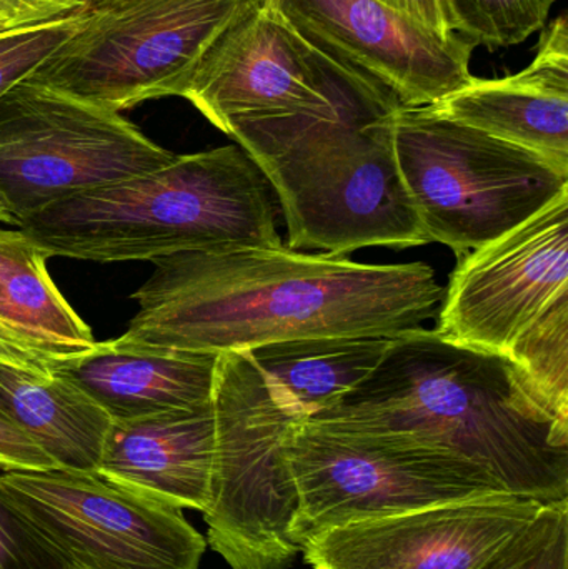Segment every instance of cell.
I'll list each match as a JSON object with an SVG mask.
<instances>
[{"label":"cell","instance_id":"cell-32","mask_svg":"<svg viewBox=\"0 0 568 569\" xmlns=\"http://www.w3.org/2000/svg\"><path fill=\"white\" fill-rule=\"evenodd\" d=\"M0 220H2V222L10 223V226H13V220L7 216V212L2 209V207H0Z\"/></svg>","mask_w":568,"mask_h":569},{"label":"cell","instance_id":"cell-18","mask_svg":"<svg viewBox=\"0 0 568 569\" xmlns=\"http://www.w3.org/2000/svg\"><path fill=\"white\" fill-rule=\"evenodd\" d=\"M50 257L22 230L0 227V327L57 367L99 341L50 279Z\"/></svg>","mask_w":568,"mask_h":569},{"label":"cell","instance_id":"cell-3","mask_svg":"<svg viewBox=\"0 0 568 569\" xmlns=\"http://www.w3.org/2000/svg\"><path fill=\"white\" fill-rule=\"evenodd\" d=\"M400 103L377 83L336 67L323 106L227 123L273 187L289 249L330 256L430 242L403 187L393 149Z\"/></svg>","mask_w":568,"mask_h":569},{"label":"cell","instance_id":"cell-11","mask_svg":"<svg viewBox=\"0 0 568 569\" xmlns=\"http://www.w3.org/2000/svg\"><path fill=\"white\" fill-rule=\"evenodd\" d=\"M313 52L369 80L402 107H429L474 79L476 43L436 30L379 0H263Z\"/></svg>","mask_w":568,"mask_h":569},{"label":"cell","instance_id":"cell-25","mask_svg":"<svg viewBox=\"0 0 568 569\" xmlns=\"http://www.w3.org/2000/svg\"><path fill=\"white\" fill-rule=\"evenodd\" d=\"M0 569H76L0 491Z\"/></svg>","mask_w":568,"mask_h":569},{"label":"cell","instance_id":"cell-28","mask_svg":"<svg viewBox=\"0 0 568 569\" xmlns=\"http://www.w3.org/2000/svg\"><path fill=\"white\" fill-rule=\"evenodd\" d=\"M379 2L436 30L440 36L456 33V22L444 0H379Z\"/></svg>","mask_w":568,"mask_h":569},{"label":"cell","instance_id":"cell-9","mask_svg":"<svg viewBox=\"0 0 568 569\" xmlns=\"http://www.w3.org/2000/svg\"><path fill=\"white\" fill-rule=\"evenodd\" d=\"M176 157L122 112L43 83L23 79L0 97V207L16 227L52 203Z\"/></svg>","mask_w":568,"mask_h":569},{"label":"cell","instance_id":"cell-6","mask_svg":"<svg viewBox=\"0 0 568 569\" xmlns=\"http://www.w3.org/2000/svg\"><path fill=\"white\" fill-rule=\"evenodd\" d=\"M393 149L430 242L459 259L500 239L568 192V172L430 107H397Z\"/></svg>","mask_w":568,"mask_h":569},{"label":"cell","instance_id":"cell-17","mask_svg":"<svg viewBox=\"0 0 568 569\" xmlns=\"http://www.w3.org/2000/svg\"><path fill=\"white\" fill-rule=\"evenodd\" d=\"M219 355L120 350L99 341L53 370L86 391L112 420L186 410L212 401Z\"/></svg>","mask_w":568,"mask_h":569},{"label":"cell","instance_id":"cell-26","mask_svg":"<svg viewBox=\"0 0 568 569\" xmlns=\"http://www.w3.org/2000/svg\"><path fill=\"white\" fill-rule=\"evenodd\" d=\"M0 468L7 470H53L56 461L37 447L6 413L0 411Z\"/></svg>","mask_w":568,"mask_h":569},{"label":"cell","instance_id":"cell-10","mask_svg":"<svg viewBox=\"0 0 568 569\" xmlns=\"http://www.w3.org/2000/svg\"><path fill=\"white\" fill-rule=\"evenodd\" d=\"M0 491L76 569H199L207 550L183 510L96 471L7 470Z\"/></svg>","mask_w":568,"mask_h":569},{"label":"cell","instance_id":"cell-29","mask_svg":"<svg viewBox=\"0 0 568 569\" xmlns=\"http://www.w3.org/2000/svg\"><path fill=\"white\" fill-rule=\"evenodd\" d=\"M0 365L17 368L37 377H49L56 368V363L27 347L16 335L2 327H0Z\"/></svg>","mask_w":568,"mask_h":569},{"label":"cell","instance_id":"cell-7","mask_svg":"<svg viewBox=\"0 0 568 569\" xmlns=\"http://www.w3.org/2000/svg\"><path fill=\"white\" fill-rule=\"evenodd\" d=\"M289 457L299 493L292 535L300 551L343 525L509 495L477 465L402 435L302 421Z\"/></svg>","mask_w":568,"mask_h":569},{"label":"cell","instance_id":"cell-20","mask_svg":"<svg viewBox=\"0 0 568 569\" xmlns=\"http://www.w3.org/2000/svg\"><path fill=\"white\" fill-rule=\"evenodd\" d=\"M393 338L310 337L246 351L280 397L303 418L332 407L382 360Z\"/></svg>","mask_w":568,"mask_h":569},{"label":"cell","instance_id":"cell-16","mask_svg":"<svg viewBox=\"0 0 568 569\" xmlns=\"http://www.w3.org/2000/svg\"><path fill=\"white\" fill-rule=\"evenodd\" d=\"M216 451L212 401L112 420L96 473L179 510L209 507Z\"/></svg>","mask_w":568,"mask_h":569},{"label":"cell","instance_id":"cell-4","mask_svg":"<svg viewBox=\"0 0 568 569\" xmlns=\"http://www.w3.org/2000/svg\"><path fill=\"white\" fill-rule=\"evenodd\" d=\"M17 229L52 257L99 263L283 246L269 182L239 146L177 156L52 203Z\"/></svg>","mask_w":568,"mask_h":569},{"label":"cell","instance_id":"cell-1","mask_svg":"<svg viewBox=\"0 0 568 569\" xmlns=\"http://www.w3.org/2000/svg\"><path fill=\"white\" fill-rule=\"evenodd\" d=\"M120 350L249 351L310 337H383L422 328L444 288L422 262L367 266L330 253L197 250L152 260Z\"/></svg>","mask_w":568,"mask_h":569},{"label":"cell","instance_id":"cell-15","mask_svg":"<svg viewBox=\"0 0 568 569\" xmlns=\"http://www.w3.org/2000/svg\"><path fill=\"white\" fill-rule=\"evenodd\" d=\"M447 119L539 153L568 172L567 13L540 30L532 62L502 79H477L429 106Z\"/></svg>","mask_w":568,"mask_h":569},{"label":"cell","instance_id":"cell-5","mask_svg":"<svg viewBox=\"0 0 568 569\" xmlns=\"http://www.w3.org/2000/svg\"><path fill=\"white\" fill-rule=\"evenodd\" d=\"M216 451L207 545L232 569H287L299 493L290 443L302 417L246 351L219 355L212 391Z\"/></svg>","mask_w":568,"mask_h":569},{"label":"cell","instance_id":"cell-23","mask_svg":"<svg viewBox=\"0 0 568 569\" xmlns=\"http://www.w3.org/2000/svg\"><path fill=\"white\" fill-rule=\"evenodd\" d=\"M477 569H568V500L540 513Z\"/></svg>","mask_w":568,"mask_h":569},{"label":"cell","instance_id":"cell-14","mask_svg":"<svg viewBox=\"0 0 568 569\" xmlns=\"http://www.w3.org/2000/svg\"><path fill=\"white\" fill-rule=\"evenodd\" d=\"M333 80L336 66L260 0L203 53L182 99L223 132L236 119L323 106Z\"/></svg>","mask_w":568,"mask_h":569},{"label":"cell","instance_id":"cell-31","mask_svg":"<svg viewBox=\"0 0 568 569\" xmlns=\"http://www.w3.org/2000/svg\"><path fill=\"white\" fill-rule=\"evenodd\" d=\"M120 2V0H90L89 9L87 10H96L102 9V7L110 6V3Z\"/></svg>","mask_w":568,"mask_h":569},{"label":"cell","instance_id":"cell-13","mask_svg":"<svg viewBox=\"0 0 568 569\" xmlns=\"http://www.w3.org/2000/svg\"><path fill=\"white\" fill-rule=\"evenodd\" d=\"M544 505L516 495L437 505L332 528L302 553L313 569H477Z\"/></svg>","mask_w":568,"mask_h":569},{"label":"cell","instance_id":"cell-27","mask_svg":"<svg viewBox=\"0 0 568 569\" xmlns=\"http://www.w3.org/2000/svg\"><path fill=\"white\" fill-rule=\"evenodd\" d=\"M89 3L90 0H0V10L22 26H36L87 10Z\"/></svg>","mask_w":568,"mask_h":569},{"label":"cell","instance_id":"cell-2","mask_svg":"<svg viewBox=\"0 0 568 569\" xmlns=\"http://www.w3.org/2000/svg\"><path fill=\"white\" fill-rule=\"evenodd\" d=\"M307 421L402 435L477 465L509 495L568 500V418L506 355L437 330L393 338L369 377Z\"/></svg>","mask_w":568,"mask_h":569},{"label":"cell","instance_id":"cell-8","mask_svg":"<svg viewBox=\"0 0 568 569\" xmlns=\"http://www.w3.org/2000/svg\"><path fill=\"white\" fill-rule=\"evenodd\" d=\"M260 0H120L82 23L27 79L103 109L182 97L217 37Z\"/></svg>","mask_w":568,"mask_h":569},{"label":"cell","instance_id":"cell-24","mask_svg":"<svg viewBox=\"0 0 568 569\" xmlns=\"http://www.w3.org/2000/svg\"><path fill=\"white\" fill-rule=\"evenodd\" d=\"M87 10L52 22L17 27L0 33V97L30 76L53 50L77 32Z\"/></svg>","mask_w":568,"mask_h":569},{"label":"cell","instance_id":"cell-12","mask_svg":"<svg viewBox=\"0 0 568 569\" xmlns=\"http://www.w3.org/2000/svg\"><path fill=\"white\" fill-rule=\"evenodd\" d=\"M568 287V192L500 239L460 259L444 295L442 337L506 353Z\"/></svg>","mask_w":568,"mask_h":569},{"label":"cell","instance_id":"cell-21","mask_svg":"<svg viewBox=\"0 0 568 569\" xmlns=\"http://www.w3.org/2000/svg\"><path fill=\"white\" fill-rule=\"evenodd\" d=\"M504 355L556 413L568 418V287L517 335Z\"/></svg>","mask_w":568,"mask_h":569},{"label":"cell","instance_id":"cell-19","mask_svg":"<svg viewBox=\"0 0 568 569\" xmlns=\"http://www.w3.org/2000/svg\"><path fill=\"white\" fill-rule=\"evenodd\" d=\"M0 411L62 470L96 471L112 418L56 370L37 377L0 365Z\"/></svg>","mask_w":568,"mask_h":569},{"label":"cell","instance_id":"cell-22","mask_svg":"<svg viewBox=\"0 0 568 569\" xmlns=\"http://www.w3.org/2000/svg\"><path fill=\"white\" fill-rule=\"evenodd\" d=\"M456 33L476 47L506 49L526 42L549 22L557 0H444Z\"/></svg>","mask_w":568,"mask_h":569},{"label":"cell","instance_id":"cell-30","mask_svg":"<svg viewBox=\"0 0 568 569\" xmlns=\"http://www.w3.org/2000/svg\"><path fill=\"white\" fill-rule=\"evenodd\" d=\"M17 27H26L22 23L17 22L13 17H10L9 13L0 10V33L9 32V30L17 29Z\"/></svg>","mask_w":568,"mask_h":569}]
</instances>
